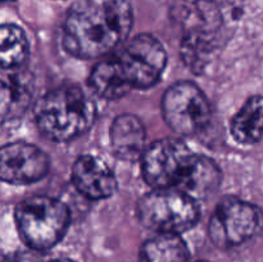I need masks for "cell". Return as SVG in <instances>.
Returning <instances> with one entry per match:
<instances>
[{
	"mask_svg": "<svg viewBox=\"0 0 263 262\" xmlns=\"http://www.w3.org/2000/svg\"><path fill=\"white\" fill-rule=\"evenodd\" d=\"M133 23L128 0H79L66 15L62 43L76 58H104L125 43Z\"/></svg>",
	"mask_w": 263,
	"mask_h": 262,
	"instance_id": "1",
	"label": "cell"
},
{
	"mask_svg": "<svg viewBox=\"0 0 263 262\" xmlns=\"http://www.w3.org/2000/svg\"><path fill=\"white\" fill-rule=\"evenodd\" d=\"M166 64L167 53L161 41L149 33H140L98 62L91 69L89 85L100 98L120 99L131 90L156 85Z\"/></svg>",
	"mask_w": 263,
	"mask_h": 262,
	"instance_id": "2",
	"label": "cell"
},
{
	"mask_svg": "<svg viewBox=\"0 0 263 262\" xmlns=\"http://www.w3.org/2000/svg\"><path fill=\"white\" fill-rule=\"evenodd\" d=\"M33 110L39 131L57 143L71 141L86 133L97 116L91 98L73 84L49 90L36 102Z\"/></svg>",
	"mask_w": 263,
	"mask_h": 262,
	"instance_id": "3",
	"label": "cell"
},
{
	"mask_svg": "<svg viewBox=\"0 0 263 262\" xmlns=\"http://www.w3.org/2000/svg\"><path fill=\"white\" fill-rule=\"evenodd\" d=\"M14 218L22 240L35 251H46L64 236L71 223V211L61 199L33 195L18 203Z\"/></svg>",
	"mask_w": 263,
	"mask_h": 262,
	"instance_id": "4",
	"label": "cell"
},
{
	"mask_svg": "<svg viewBox=\"0 0 263 262\" xmlns=\"http://www.w3.org/2000/svg\"><path fill=\"white\" fill-rule=\"evenodd\" d=\"M136 215L141 225L157 234H181L200 218L199 202L177 189H153L140 198Z\"/></svg>",
	"mask_w": 263,
	"mask_h": 262,
	"instance_id": "5",
	"label": "cell"
},
{
	"mask_svg": "<svg viewBox=\"0 0 263 262\" xmlns=\"http://www.w3.org/2000/svg\"><path fill=\"white\" fill-rule=\"evenodd\" d=\"M263 229V212L256 204L236 197L218 202L208 222V235L213 246L230 249L248 241Z\"/></svg>",
	"mask_w": 263,
	"mask_h": 262,
	"instance_id": "6",
	"label": "cell"
},
{
	"mask_svg": "<svg viewBox=\"0 0 263 262\" xmlns=\"http://www.w3.org/2000/svg\"><path fill=\"white\" fill-rule=\"evenodd\" d=\"M162 115L175 133L194 135L210 123L211 105L198 85L180 81L163 94Z\"/></svg>",
	"mask_w": 263,
	"mask_h": 262,
	"instance_id": "7",
	"label": "cell"
},
{
	"mask_svg": "<svg viewBox=\"0 0 263 262\" xmlns=\"http://www.w3.org/2000/svg\"><path fill=\"white\" fill-rule=\"evenodd\" d=\"M193 156L189 146L179 139L154 141L141 157L144 180L153 189H176Z\"/></svg>",
	"mask_w": 263,
	"mask_h": 262,
	"instance_id": "8",
	"label": "cell"
},
{
	"mask_svg": "<svg viewBox=\"0 0 263 262\" xmlns=\"http://www.w3.org/2000/svg\"><path fill=\"white\" fill-rule=\"evenodd\" d=\"M0 156V177L8 184H33L44 179L50 167L48 154L26 141L5 144Z\"/></svg>",
	"mask_w": 263,
	"mask_h": 262,
	"instance_id": "9",
	"label": "cell"
},
{
	"mask_svg": "<svg viewBox=\"0 0 263 262\" xmlns=\"http://www.w3.org/2000/svg\"><path fill=\"white\" fill-rule=\"evenodd\" d=\"M71 180L77 192L90 200L107 199L117 190V180L110 167L90 154L76 159L72 166Z\"/></svg>",
	"mask_w": 263,
	"mask_h": 262,
	"instance_id": "10",
	"label": "cell"
},
{
	"mask_svg": "<svg viewBox=\"0 0 263 262\" xmlns=\"http://www.w3.org/2000/svg\"><path fill=\"white\" fill-rule=\"evenodd\" d=\"M110 148L117 158L136 161L145 152V128L134 115H121L110 126Z\"/></svg>",
	"mask_w": 263,
	"mask_h": 262,
	"instance_id": "11",
	"label": "cell"
},
{
	"mask_svg": "<svg viewBox=\"0 0 263 262\" xmlns=\"http://www.w3.org/2000/svg\"><path fill=\"white\" fill-rule=\"evenodd\" d=\"M220 184L221 170L216 162L205 156L194 154L176 189L199 202L212 195Z\"/></svg>",
	"mask_w": 263,
	"mask_h": 262,
	"instance_id": "12",
	"label": "cell"
},
{
	"mask_svg": "<svg viewBox=\"0 0 263 262\" xmlns=\"http://www.w3.org/2000/svg\"><path fill=\"white\" fill-rule=\"evenodd\" d=\"M233 138L240 144L257 143L263 136V97L249 98L230 123Z\"/></svg>",
	"mask_w": 263,
	"mask_h": 262,
	"instance_id": "13",
	"label": "cell"
},
{
	"mask_svg": "<svg viewBox=\"0 0 263 262\" xmlns=\"http://www.w3.org/2000/svg\"><path fill=\"white\" fill-rule=\"evenodd\" d=\"M189 248L179 234L159 233L145 240L139 262H187Z\"/></svg>",
	"mask_w": 263,
	"mask_h": 262,
	"instance_id": "14",
	"label": "cell"
},
{
	"mask_svg": "<svg viewBox=\"0 0 263 262\" xmlns=\"http://www.w3.org/2000/svg\"><path fill=\"white\" fill-rule=\"evenodd\" d=\"M31 92L27 80L23 79L18 73H3L2 79V121L7 122L8 120L18 117L27 109L30 104Z\"/></svg>",
	"mask_w": 263,
	"mask_h": 262,
	"instance_id": "15",
	"label": "cell"
},
{
	"mask_svg": "<svg viewBox=\"0 0 263 262\" xmlns=\"http://www.w3.org/2000/svg\"><path fill=\"white\" fill-rule=\"evenodd\" d=\"M0 48H2L3 71L14 69L22 66L30 53L27 36L17 25L5 23L0 30Z\"/></svg>",
	"mask_w": 263,
	"mask_h": 262,
	"instance_id": "16",
	"label": "cell"
},
{
	"mask_svg": "<svg viewBox=\"0 0 263 262\" xmlns=\"http://www.w3.org/2000/svg\"><path fill=\"white\" fill-rule=\"evenodd\" d=\"M51 262H74L72 259H67V258H61V259H55V261H51Z\"/></svg>",
	"mask_w": 263,
	"mask_h": 262,
	"instance_id": "17",
	"label": "cell"
},
{
	"mask_svg": "<svg viewBox=\"0 0 263 262\" xmlns=\"http://www.w3.org/2000/svg\"><path fill=\"white\" fill-rule=\"evenodd\" d=\"M3 262H13V261H10V259H7V258H4V259H3Z\"/></svg>",
	"mask_w": 263,
	"mask_h": 262,
	"instance_id": "18",
	"label": "cell"
},
{
	"mask_svg": "<svg viewBox=\"0 0 263 262\" xmlns=\"http://www.w3.org/2000/svg\"><path fill=\"white\" fill-rule=\"evenodd\" d=\"M3 2H9V0H3Z\"/></svg>",
	"mask_w": 263,
	"mask_h": 262,
	"instance_id": "19",
	"label": "cell"
},
{
	"mask_svg": "<svg viewBox=\"0 0 263 262\" xmlns=\"http://www.w3.org/2000/svg\"><path fill=\"white\" fill-rule=\"evenodd\" d=\"M199 262H208V261H199Z\"/></svg>",
	"mask_w": 263,
	"mask_h": 262,
	"instance_id": "20",
	"label": "cell"
}]
</instances>
